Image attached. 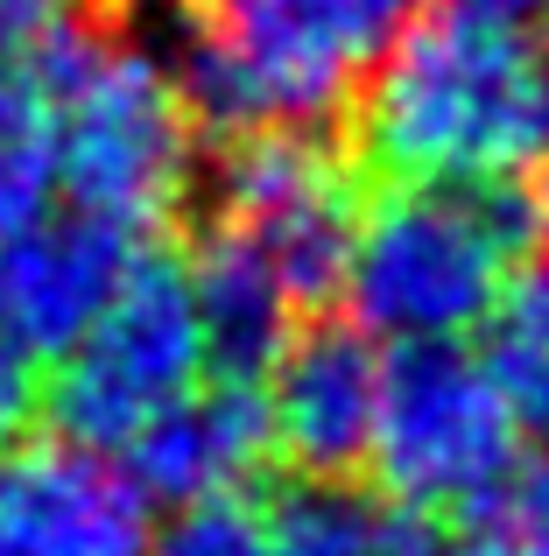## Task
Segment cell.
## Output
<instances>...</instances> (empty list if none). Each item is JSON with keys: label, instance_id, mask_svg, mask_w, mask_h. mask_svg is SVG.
Returning a JSON list of instances; mask_svg holds the SVG:
<instances>
[{"label": "cell", "instance_id": "5bb4252c", "mask_svg": "<svg viewBox=\"0 0 549 556\" xmlns=\"http://www.w3.org/2000/svg\"><path fill=\"white\" fill-rule=\"evenodd\" d=\"M85 8H120V0H0V71H28Z\"/></svg>", "mask_w": 549, "mask_h": 556}, {"label": "cell", "instance_id": "4fadbf2b", "mask_svg": "<svg viewBox=\"0 0 549 556\" xmlns=\"http://www.w3.org/2000/svg\"><path fill=\"white\" fill-rule=\"evenodd\" d=\"M149 556H274V543H268L261 507L240 501V493H226V501L183 507V515L163 529V543H149Z\"/></svg>", "mask_w": 549, "mask_h": 556}, {"label": "cell", "instance_id": "277c9868", "mask_svg": "<svg viewBox=\"0 0 549 556\" xmlns=\"http://www.w3.org/2000/svg\"><path fill=\"white\" fill-rule=\"evenodd\" d=\"M514 430L522 422L508 416L486 359H472L458 339L401 345L381 367V422L367 458V472L381 479L373 493L437 535L465 529L522 465Z\"/></svg>", "mask_w": 549, "mask_h": 556}, {"label": "cell", "instance_id": "9a60e30c", "mask_svg": "<svg viewBox=\"0 0 549 556\" xmlns=\"http://www.w3.org/2000/svg\"><path fill=\"white\" fill-rule=\"evenodd\" d=\"M36 359H22L8 339H0V451L14 444V437H28V422H36Z\"/></svg>", "mask_w": 549, "mask_h": 556}, {"label": "cell", "instance_id": "52a82bcc", "mask_svg": "<svg viewBox=\"0 0 549 556\" xmlns=\"http://www.w3.org/2000/svg\"><path fill=\"white\" fill-rule=\"evenodd\" d=\"M149 254V232L120 226L106 212H36L0 240V339L22 359H56L78 345V331L127 289V275Z\"/></svg>", "mask_w": 549, "mask_h": 556}, {"label": "cell", "instance_id": "6da1fadb", "mask_svg": "<svg viewBox=\"0 0 549 556\" xmlns=\"http://www.w3.org/2000/svg\"><path fill=\"white\" fill-rule=\"evenodd\" d=\"M339 149L359 198L387 184L528 177L549 163V42L451 8L409 22L359 78Z\"/></svg>", "mask_w": 549, "mask_h": 556}, {"label": "cell", "instance_id": "9c48e42d", "mask_svg": "<svg viewBox=\"0 0 549 556\" xmlns=\"http://www.w3.org/2000/svg\"><path fill=\"white\" fill-rule=\"evenodd\" d=\"M120 479L141 501L197 507L247 493L254 479H274V444H268V402L247 380H212L169 402L155 422H141L120 444Z\"/></svg>", "mask_w": 549, "mask_h": 556}, {"label": "cell", "instance_id": "8992f818", "mask_svg": "<svg viewBox=\"0 0 549 556\" xmlns=\"http://www.w3.org/2000/svg\"><path fill=\"white\" fill-rule=\"evenodd\" d=\"M381 345L359 317L317 311L296 317L268 367V444L274 479L296 486H359L381 422Z\"/></svg>", "mask_w": 549, "mask_h": 556}, {"label": "cell", "instance_id": "7a4b0ae2", "mask_svg": "<svg viewBox=\"0 0 549 556\" xmlns=\"http://www.w3.org/2000/svg\"><path fill=\"white\" fill-rule=\"evenodd\" d=\"M127 22L135 14L120 8H85L28 71L50 99L56 184L71 190V204L135 232H163L191 212L205 141L177 78L127 42Z\"/></svg>", "mask_w": 549, "mask_h": 556}, {"label": "cell", "instance_id": "e0dca14e", "mask_svg": "<svg viewBox=\"0 0 549 556\" xmlns=\"http://www.w3.org/2000/svg\"><path fill=\"white\" fill-rule=\"evenodd\" d=\"M528 218H536V254L549 261V163L528 169Z\"/></svg>", "mask_w": 549, "mask_h": 556}, {"label": "cell", "instance_id": "3957f363", "mask_svg": "<svg viewBox=\"0 0 549 556\" xmlns=\"http://www.w3.org/2000/svg\"><path fill=\"white\" fill-rule=\"evenodd\" d=\"M528 261H536L528 177L387 184L359 198L345 282L367 331L423 345L486 325Z\"/></svg>", "mask_w": 549, "mask_h": 556}, {"label": "cell", "instance_id": "ba28073f", "mask_svg": "<svg viewBox=\"0 0 549 556\" xmlns=\"http://www.w3.org/2000/svg\"><path fill=\"white\" fill-rule=\"evenodd\" d=\"M0 556H149V501L64 437L0 451Z\"/></svg>", "mask_w": 549, "mask_h": 556}, {"label": "cell", "instance_id": "7c38bea8", "mask_svg": "<svg viewBox=\"0 0 549 556\" xmlns=\"http://www.w3.org/2000/svg\"><path fill=\"white\" fill-rule=\"evenodd\" d=\"M56 190V127L36 71H0V240L50 212Z\"/></svg>", "mask_w": 549, "mask_h": 556}, {"label": "cell", "instance_id": "ac0fdd59", "mask_svg": "<svg viewBox=\"0 0 549 556\" xmlns=\"http://www.w3.org/2000/svg\"><path fill=\"white\" fill-rule=\"evenodd\" d=\"M120 8H127V14H135V8H141V0H120ZM169 8H183V14H197V8H205V0H169Z\"/></svg>", "mask_w": 549, "mask_h": 556}, {"label": "cell", "instance_id": "30bf717a", "mask_svg": "<svg viewBox=\"0 0 549 556\" xmlns=\"http://www.w3.org/2000/svg\"><path fill=\"white\" fill-rule=\"evenodd\" d=\"M274 556H437V529L401 515L373 486H296L268 479Z\"/></svg>", "mask_w": 549, "mask_h": 556}, {"label": "cell", "instance_id": "2e32d148", "mask_svg": "<svg viewBox=\"0 0 549 556\" xmlns=\"http://www.w3.org/2000/svg\"><path fill=\"white\" fill-rule=\"evenodd\" d=\"M451 14H465V22H486V28H522L549 14V0H444Z\"/></svg>", "mask_w": 549, "mask_h": 556}, {"label": "cell", "instance_id": "5b68a950", "mask_svg": "<svg viewBox=\"0 0 549 556\" xmlns=\"http://www.w3.org/2000/svg\"><path fill=\"white\" fill-rule=\"evenodd\" d=\"M197 374H205V339H197L191 275L169 254H141L127 289L78 331L71 353H56L36 408L50 416V437L106 458L141 422L183 402Z\"/></svg>", "mask_w": 549, "mask_h": 556}, {"label": "cell", "instance_id": "8fae6325", "mask_svg": "<svg viewBox=\"0 0 549 556\" xmlns=\"http://www.w3.org/2000/svg\"><path fill=\"white\" fill-rule=\"evenodd\" d=\"M494 325V374L500 402H508L514 422L549 437V268H522L514 289L500 296V311L486 317Z\"/></svg>", "mask_w": 549, "mask_h": 556}]
</instances>
